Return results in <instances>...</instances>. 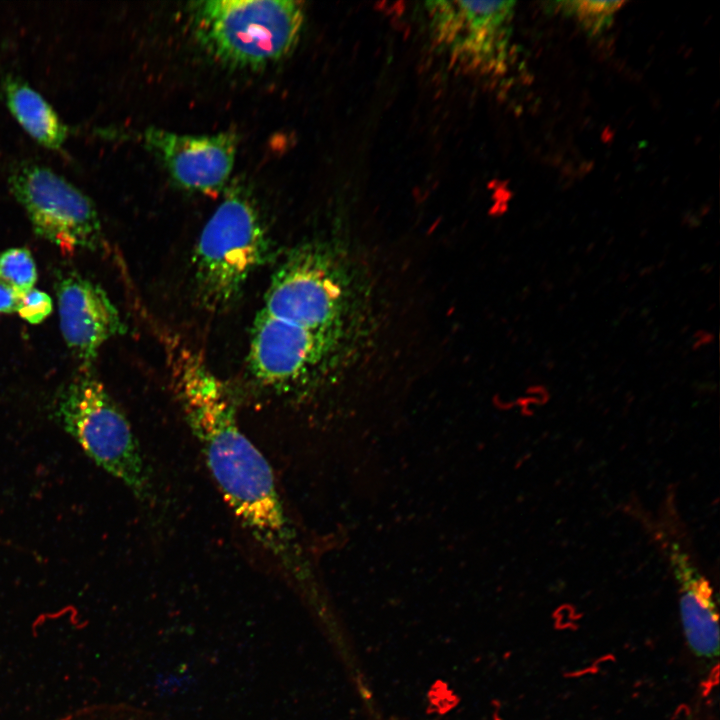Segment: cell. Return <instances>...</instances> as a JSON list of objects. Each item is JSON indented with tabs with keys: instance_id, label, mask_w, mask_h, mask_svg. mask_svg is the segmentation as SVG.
<instances>
[{
	"instance_id": "obj_1",
	"label": "cell",
	"mask_w": 720,
	"mask_h": 720,
	"mask_svg": "<svg viewBox=\"0 0 720 720\" xmlns=\"http://www.w3.org/2000/svg\"><path fill=\"white\" fill-rule=\"evenodd\" d=\"M170 360L185 418L225 502L278 564L299 578L305 567L273 471L241 430L226 387L190 349L175 347Z\"/></svg>"
},
{
	"instance_id": "obj_2",
	"label": "cell",
	"mask_w": 720,
	"mask_h": 720,
	"mask_svg": "<svg viewBox=\"0 0 720 720\" xmlns=\"http://www.w3.org/2000/svg\"><path fill=\"white\" fill-rule=\"evenodd\" d=\"M188 15L200 44L218 61L259 68L288 56L300 38L303 3L292 0H205Z\"/></svg>"
},
{
	"instance_id": "obj_3",
	"label": "cell",
	"mask_w": 720,
	"mask_h": 720,
	"mask_svg": "<svg viewBox=\"0 0 720 720\" xmlns=\"http://www.w3.org/2000/svg\"><path fill=\"white\" fill-rule=\"evenodd\" d=\"M52 416L97 466L139 500L152 498L150 473L131 425L89 370L59 391Z\"/></svg>"
},
{
	"instance_id": "obj_4",
	"label": "cell",
	"mask_w": 720,
	"mask_h": 720,
	"mask_svg": "<svg viewBox=\"0 0 720 720\" xmlns=\"http://www.w3.org/2000/svg\"><path fill=\"white\" fill-rule=\"evenodd\" d=\"M269 252L262 219L248 195L229 192L204 226L195 253V281L210 310L230 306Z\"/></svg>"
},
{
	"instance_id": "obj_5",
	"label": "cell",
	"mask_w": 720,
	"mask_h": 720,
	"mask_svg": "<svg viewBox=\"0 0 720 720\" xmlns=\"http://www.w3.org/2000/svg\"><path fill=\"white\" fill-rule=\"evenodd\" d=\"M353 302L344 265L327 248L304 245L277 268L260 311L299 328L342 336Z\"/></svg>"
},
{
	"instance_id": "obj_6",
	"label": "cell",
	"mask_w": 720,
	"mask_h": 720,
	"mask_svg": "<svg viewBox=\"0 0 720 720\" xmlns=\"http://www.w3.org/2000/svg\"><path fill=\"white\" fill-rule=\"evenodd\" d=\"M9 186L34 231L64 251L94 250L102 240L93 202L52 169L26 163L10 175Z\"/></svg>"
},
{
	"instance_id": "obj_7",
	"label": "cell",
	"mask_w": 720,
	"mask_h": 720,
	"mask_svg": "<svg viewBox=\"0 0 720 720\" xmlns=\"http://www.w3.org/2000/svg\"><path fill=\"white\" fill-rule=\"evenodd\" d=\"M515 3L430 1L425 3L435 43L452 60L481 72L504 68Z\"/></svg>"
},
{
	"instance_id": "obj_8",
	"label": "cell",
	"mask_w": 720,
	"mask_h": 720,
	"mask_svg": "<svg viewBox=\"0 0 720 720\" xmlns=\"http://www.w3.org/2000/svg\"><path fill=\"white\" fill-rule=\"evenodd\" d=\"M340 337L299 328L259 311L251 331L250 370L265 386H295L324 367Z\"/></svg>"
},
{
	"instance_id": "obj_9",
	"label": "cell",
	"mask_w": 720,
	"mask_h": 720,
	"mask_svg": "<svg viewBox=\"0 0 720 720\" xmlns=\"http://www.w3.org/2000/svg\"><path fill=\"white\" fill-rule=\"evenodd\" d=\"M142 138L172 179L187 190L216 192L229 180L237 151L232 133L185 135L150 128Z\"/></svg>"
},
{
	"instance_id": "obj_10",
	"label": "cell",
	"mask_w": 720,
	"mask_h": 720,
	"mask_svg": "<svg viewBox=\"0 0 720 720\" xmlns=\"http://www.w3.org/2000/svg\"><path fill=\"white\" fill-rule=\"evenodd\" d=\"M60 330L83 370H89L100 347L125 326L105 291L77 272L56 283Z\"/></svg>"
},
{
	"instance_id": "obj_11",
	"label": "cell",
	"mask_w": 720,
	"mask_h": 720,
	"mask_svg": "<svg viewBox=\"0 0 720 720\" xmlns=\"http://www.w3.org/2000/svg\"><path fill=\"white\" fill-rule=\"evenodd\" d=\"M672 564L680 588V616L690 650L698 657L715 659L719 655L718 613L709 582L677 550Z\"/></svg>"
},
{
	"instance_id": "obj_12",
	"label": "cell",
	"mask_w": 720,
	"mask_h": 720,
	"mask_svg": "<svg viewBox=\"0 0 720 720\" xmlns=\"http://www.w3.org/2000/svg\"><path fill=\"white\" fill-rule=\"evenodd\" d=\"M5 104L18 124L41 146L57 150L67 139L68 129L52 106L17 76L2 83Z\"/></svg>"
},
{
	"instance_id": "obj_13",
	"label": "cell",
	"mask_w": 720,
	"mask_h": 720,
	"mask_svg": "<svg viewBox=\"0 0 720 720\" xmlns=\"http://www.w3.org/2000/svg\"><path fill=\"white\" fill-rule=\"evenodd\" d=\"M0 278L20 296L34 288L36 264L26 248H10L0 253Z\"/></svg>"
},
{
	"instance_id": "obj_14",
	"label": "cell",
	"mask_w": 720,
	"mask_h": 720,
	"mask_svg": "<svg viewBox=\"0 0 720 720\" xmlns=\"http://www.w3.org/2000/svg\"><path fill=\"white\" fill-rule=\"evenodd\" d=\"M559 8L575 18L592 34H598L608 28L615 13L624 4L623 1H563Z\"/></svg>"
},
{
	"instance_id": "obj_15",
	"label": "cell",
	"mask_w": 720,
	"mask_h": 720,
	"mask_svg": "<svg viewBox=\"0 0 720 720\" xmlns=\"http://www.w3.org/2000/svg\"><path fill=\"white\" fill-rule=\"evenodd\" d=\"M53 310V302L48 294L36 288L24 293L17 307L19 315L31 324L45 320Z\"/></svg>"
},
{
	"instance_id": "obj_16",
	"label": "cell",
	"mask_w": 720,
	"mask_h": 720,
	"mask_svg": "<svg viewBox=\"0 0 720 720\" xmlns=\"http://www.w3.org/2000/svg\"><path fill=\"white\" fill-rule=\"evenodd\" d=\"M20 295L0 278V313L17 311Z\"/></svg>"
},
{
	"instance_id": "obj_17",
	"label": "cell",
	"mask_w": 720,
	"mask_h": 720,
	"mask_svg": "<svg viewBox=\"0 0 720 720\" xmlns=\"http://www.w3.org/2000/svg\"><path fill=\"white\" fill-rule=\"evenodd\" d=\"M713 335L708 331L700 330L694 336L693 348L700 349L712 342Z\"/></svg>"
}]
</instances>
